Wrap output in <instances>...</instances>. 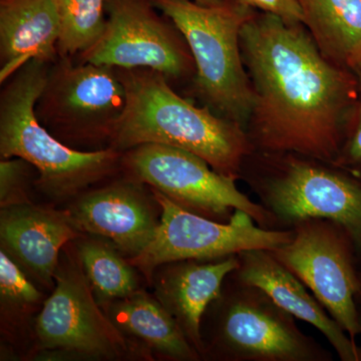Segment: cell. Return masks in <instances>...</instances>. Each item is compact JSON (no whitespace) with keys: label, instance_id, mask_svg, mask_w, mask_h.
<instances>
[{"label":"cell","instance_id":"6da1fadb","mask_svg":"<svg viewBox=\"0 0 361 361\" xmlns=\"http://www.w3.org/2000/svg\"><path fill=\"white\" fill-rule=\"evenodd\" d=\"M240 45L254 92L252 146L334 164L355 96V78L327 59L303 25L252 16Z\"/></svg>","mask_w":361,"mask_h":361},{"label":"cell","instance_id":"7a4b0ae2","mask_svg":"<svg viewBox=\"0 0 361 361\" xmlns=\"http://www.w3.org/2000/svg\"><path fill=\"white\" fill-rule=\"evenodd\" d=\"M125 85V111L110 148L123 152L144 144H160L190 152L217 172L238 179L253 149L243 128L209 106L183 99L167 78L148 68H118Z\"/></svg>","mask_w":361,"mask_h":361},{"label":"cell","instance_id":"3957f363","mask_svg":"<svg viewBox=\"0 0 361 361\" xmlns=\"http://www.w3.org/2000/svg\"><path fill=\"white\" fill-rule=\"evenodd\" d=\"M51 65L32 59L4 82L0 94V156L32 164L39 173L37 191L54 203H65L113 177L122 169L123 153L111 148H71L40 123L35 104Z\"/></svg>","mask_w":361,"mask_h":361},{"label":"cell","instance_id":"277c9868","mask_svg":"<svg viewBox=\"0 0 361 361\" xmlns=\"http://www.w3.org/2000/svg\"><path fill=\"white\" fill-rule=\"evenodd\" d=\"M174 23L193 56L195 87L211 110L245 129L254 92L240 45L253 11L237 4L206 6L194 0H153Z\"/></svg>","mask_w":361,"mask_h":361},{"label":"cell","instance_id":"5b68a950","mask_svg":"<svg viewBox=\"0 0 361 361\" xmlns=\"http://www.w3.org/2000/svg\"><path fill=\"white\" fill-rule=\"evenodd\" d=\"M203 357L226 361H331L332 355L297 326L295 317L264 291L231 274L209 306Z\"/></svg>","mask_w":361,"mask_h":361},{"label":"cell","instance_id":"8992f818","mask_svg":"<svg viewBox=\"0 0 361 361\" xmlns=\"http://www.w3.org/2000/svg\"><path fill=\"white\" fill-rule=\"evenodd\" d=\"M127 94L118 68L59 56L49 66L35 104L40 123L56 139L80 151L110 148Z\"/></svg>","mask_w":361,"mask_h":361},{"label":"cell","instance_id":"52a82bcc","mask_svg":"<svg viewBox=\"0 0 361 361\" xmlns=\"http://www.w3.org/2000/svg\"><path fill=\"white\" fill-rule=\"evenodd\" d=\"M68 245L61 256L51 296L35 318L33 336L37 348L51 355L90 360L148 357L149 349L133 343L104 312L75 248L68 251Z\"/></svg>","mask_w":361,"mask_h":361},{"label":"cell","instance_id":"ba28073f","mask_svg":"<svg viewBox=\"0 0 361 361\" xmlns=\"http://www.w3.org/2000/svg\"><path fill=\"white\" fill-rule=\"evenodd\" d=\"M122 169L190 212L228 222L235 210H241L261 227L279 229L265 207L240 191L236 179L221 174L190 152L166 145H140L123 152Z\"/></svg>","mask_w":361,"mask_h":361},{"label":"cell","instance_id":"9c48e42d","mask_svg":"<svg viewBox=\"0 0 361 361\" xmlns=\"http://www.w3.org/2000/svg\"><path fill=\"white\" fill-rule=\"evenodd\" d=\"M151 190L161 207L160 224L148 246L128 259L149 283L157 268L167 263L219 260L253 249L273 251L293 238L292 228L266 229L244 211L235 210L228 222H219L190 212Z\"/></svg>","mask_w":361,"mask_h":361},{"label":"cell","instance_id":"30bf717a","mask_svg":"<svg viewBox=\"0 0 361 361\" xmlns=\"http://www.w3.org/2000/svg\"><path fill=\"white\" fill-rule=\"evenodd\" d=\"M272 174L254 184L261 201L279 229L308 219H325L343 228L361 252V184L324 166V161L293 154Z\"/></svg>","mask_w":361,"mask_h":361},{"label":"cell","instance_id":"8fae6325","mask_svg":"<svg viewBox=\"0 0 361 361\" xmlns=\"http://www.w3.org/2000/svg\"><path fill=\"white\" fill-rule=\"evenodd\" d=\"M291 228V241L271 253L310 289L355 342L360 332L355 301L361 295V280L353 266V240L329 220H304Z\"/></svg>","mask_w":361,"mask_h":361},{"label":"cell","instance_id":"7c38bea8","mask_svg":"<svg viewBox=\"0 0 361 361\" xmlns=\"http://www.w3.org/2000/svg\"><path fill=\"white\" fill-rule=\"evenodd\" d=\"M153 6L147 0H106V30L80 54L82 63L148 68L167 78L192 75L195 65L186 40Z\"/></svg>","mask_w":361,"mask_h":361},{"label":"cell","instance_id":"4fadbf2b","mask_svg":"<svg viewBox=\"0 0 361 361\" xmlns=\"http://www.w3.org/2000/svg\"><path fill=\"white\" fill-rule=\"evenodd\" d=\"M146 187L127 176L87 190L66 211L78 231L106 240L130 259L148 246L160 224L161 207Z\"/></svg>","mask_w":361,"mask_h":361},{"label":"cell","instance_id":"5bb4252c","mask_svg":"<svg viewBox=\"0 0 361 361\" xmlns=\"http://www.w3.org/2000/svg\"><path fill=\"white\" fill-rule=\"evenodd\" d=\"M82 233L66 210L35 205L33 202L1 208L0 244L26 276L52 290L61 253Z\"/></svg>","mask_w":361,"mask_h":361},{"label":"cell","instance_id":"9a60e30c","mask_svg":"<svg viewBox=\"0 0 361 361\" xmlns=\"http://www.w3.org/2000/svg\"><path fill=\"white\" fill-rule=\"evenodd\" d=\"M238 258L233 277L264 291L282 310L319 330L341 360L361 361V349L348 332L271 251L253 249L241 252Z\"/></svg>","mask_w":361,"mask_h":361},{"label":"cell","instance_id":"2e32d148","mask_svg":"<svg viewBox=\"0 0 361 361\" xmlns=\"http://www.w3.org/2000/svg\"><path fill=\"white\" fill-rule=\"evenodd\" d=\"M238 267V255H233L214 261H175L161 265L154 273L151 284L157 299L175 318L201 357L204 315L220 296L226 279Z\"/></svg>","mask_w":361,"mask_h":361},{"label":"cell","instance_id":"e0dca14e","mask_svg":"<svg viewBox=\"0 0 361 361\" xmlns=\"http://www.w3.org/2000/svg\"><path fill=\"white\" fill-rule=\"evenodd\" d=\"M61 32L54 0H1L0 82H6L32 59L54 63Z\"/></svg>","mask_w":361,"mask_h":361},{"label":"cell","instance_id":"ac0fdd59","mask_svg":"<svg viewBox=\"0 0 361 361\" xmlns=\"http://www.w3.org/2000/svg\"><path fill=\"white\" fill-rule=\"evenodd\" d=\"M125 336L172 360L196 361L200 353L183 334L175 318L157 299L141 290L103 308Z\"/></svg>","mask_w":361,"mask_h":361},{"label":"cell","instance_id":"d6986e66","mask_svg":"<svg viewBox=\"0 0 361 361\" xmlns=\"http://www.w3.org/2000/svg\"><path fill=\"white\" fill-rule=\"evenodd\" d=\"M303 25L322 54L350 68L361 58V0H300Z\"/></svg>","mask_w":361,"mask_h":361},{"label":"cell","instance_id":"ffe728a7","mask_svg":"<svg viewBox=\"0 0 361 361\" xmlns=\"http://www.w3.org/2000/svg\"><path fill=\"white\" fill-rule=\"evenodd\" d=\"M97 302L104 308L140 290L137 269L110 242L84 234L73 241Z\"/></svg>","mask_w":361,"mask_h":361},{"label":"cell","instance_id":"44dd1931","mask_svg":"<svg viewBox=\"0 0 361 361\" xmlns=\"http://www.w3.org/2000/svg\"><path fill=\"white\" fill-rule=\"evenodd\" d=\"M44 292L20 266L0 249V316L1 334L14 338L28 330L35 334V318L45 301Z\"/></svg>","mask_w":361,"mask_h":361},{"label":"cell","instance_id":"7402d4cb","mask_svg":"<svg viewBox=\"0 0 361 361\" xmlns=\"http://www.w3.org/2000/svg\"><path fill=\"white\" fill-rule=\"evenodd\" d=\"M61 18L59 56L73 58L97 44L106 30V0H54Z\"/></svg>","mask_w":361,"mask_h":361},{"label":"cell","instance_id":"603a6c76","mask_svg":"<svg viewBox=\"0 0 361 361\" xmlns=\"http://www.w3.org/2000/svg\"><path fill=\"white\" fill-rule=\"evenodd\" d=\"M32 164L21 158L0 161V208L32 202L30 196L33 173Z\"/></svg>","mask_w":361,"mask_h":361},{"label":"cell","instance_id":"cb8c5ba5","mask_svg":"<svg viewBox=\"0 0 361 361\" xmlns=\"http://www.w3.org/2000/svg\"><path fill=\"white\" fill-rule=\"evenodd\" d=\"M355 73L357 87L358 104L353 127L332 165L339 169H348L361 173V58L350 66Z\"/></svg>","mask_w":361,"mask_h":361},{"label":"cell","instance_id":"d4e9b609","mask_svg":"<svg viewBox=\"0 0 361 361\" xmlns=\"http://www.w3.org/2000/svg\"><path fill=\"white\" fill-rule=\"evenodd\" d=\"M234 2L239 6L273 14L289 25H303L304 23L300 0H234Z\"/></svg>","mask_w":361,"mask_h":361},{"label":"cell","instance_id":"484cf974","mask_svg":"<svg viewBox=\"0 0 361 361\" xmlns=\"http://www.w3.org/2000/svg\"><path fill=\"white\" fill-rule=\"evenodd\" d=\"M194 1L206 6H223L234 4V0H194Z\"/></svg>","mask_w":361,"mask_h":361},{"label":"cell","instance_id":"4316f807","mask_svg":"<svg viewBox=\"0 0 361 361\" xmlns=\"http://www.w3.org/2000/svg\"><path fill=\"white\" fill-rule=\"evenodd\" d=\"M360 334L361 336V317H360Z\"/></svg>","mask_w":361,"mask_h":361},{"label":"cell","instance_id":"83f0119b","mask_svg":"<svg viewBox=\"0 0 361 361\" xmlns=\"http://www.w3.org/2000/svg\"><path fill=\"white\" fill-rule=\"evenodd\" d=\"M360 280H361V274H360Z\"/></svg>","mask_w":361,"mask_h":361}]
</instances>
